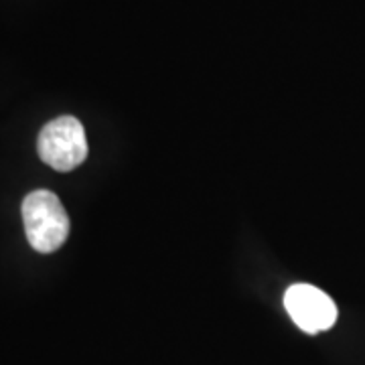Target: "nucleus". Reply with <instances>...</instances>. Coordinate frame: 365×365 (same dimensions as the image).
I'll return each mask as SVG.
<instances>
[{"label":"nucleus","mask_w":365,"mask_h":365,"mask_svg":"<svg viewBox=\"0 0 365 365\" xmlns=\"http://www.w3.org/2000/svg\"><path fill=\"white\" fill-rule=\"evenodd\" d=\"M23 223L31 248L39 254H51L63 246L69 235V217L59 197L41 189L23 201Z\"/></svg>","instance_id":"obj_1"},{"label":"nucleus","mask_w":365,"mask_h":365,"mask_svg":"<svg viewBox=\"0 0 365 365\" xmlns=\"http://www.w3.org/2000/svg\"><path fill=\"white\" fill-rule=\"evenodd\" d=\"M37 153L45 165L59 173L78 169L88 158V138L78 118L59 116L45 124L37 140Z\"/></svg>","instance_id":"obj_2"},{"label":"nucleus","mask_w":365,"mask_h":365,"mask_svg":"<svg viewBox=\"0 0 365 365\" xmlns=\"http://www.w3.org/2000/svg\"><path fill=\"white\" fill-rule=\"evenodd\" d=\"M284 309L300 331L317 335L329 331L337 321V307L321 288L292 284L284 294Z\"/></svg>","instance_id":"obj_3"}]
</instances>
